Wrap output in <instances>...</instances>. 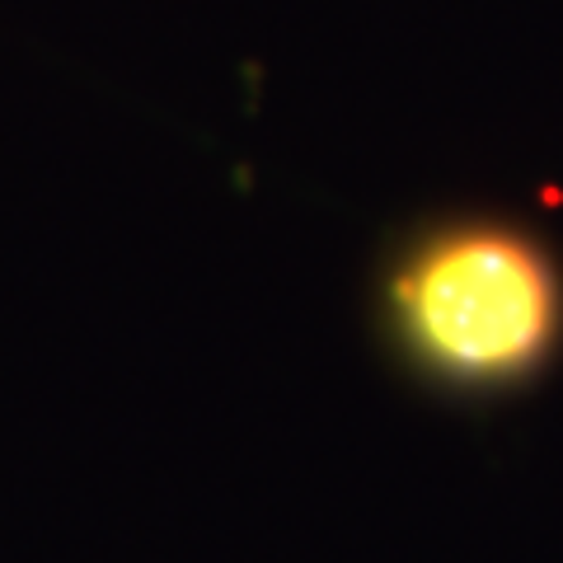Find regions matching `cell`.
I'll return each mask as SVG.
<instances>
[{"mask_svg": "<svg viewBox=\"0 0 563 563\" xmlns=\"http://www.w3.org/2000/svg\"><path fill=\"white\" fill-rule=\"evenodd\" d=\"M385 320L422 376L451 390H512L563 343V268L517 221H446L399 254Z\"/></svg>", "mask_w": 563, "mask_h": 563, "instance_id": "6da1fadb", "label": "cell"}]
</instances>
